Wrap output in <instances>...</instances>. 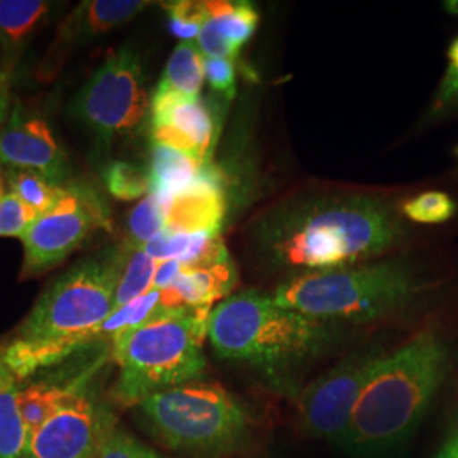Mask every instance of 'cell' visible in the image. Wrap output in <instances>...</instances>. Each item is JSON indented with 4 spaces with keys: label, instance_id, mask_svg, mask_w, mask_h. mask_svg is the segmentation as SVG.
<instances>
[{
    "label": "cell",
    "instance_id": "6da1fadb",
    "mask_svg": "<svg viewBox=\"0 0 458 458\" xmlns=\"http://www.w3.org/2000/svg\"><path fill=\"white\" fill-rule=\"evenodd\" d=\"M404 234L393 209L369 196L306 197L257 225L259 251L276 267L325 272L370 260Z\"/></svg>",
    "mask_w": 458,
    "mask_h": 458
},
{
    "label": "cell",
    "instance_id": "7a4b0ae2",
    "mask_svg": "<svg viewBox=\"0 0 458 458\" xmlns=\"http://www.w3.org/2000/svg\"><path fill=\"white\" fill-rule=\"evenodd\" d=\"M119 253L90 259L68 270L45 291L4 348V361L16 378L65 360L98 340V329L114 312Z\"/></svg>",
    "mask_w": 458,
    "mask_h": 458
},
{
    "label": "cell",
    "instance_id": "3957f363",
    "mask_svg": "<svg viewBox=\"0 0 458 458\" xmlns=\"http://www.w3.org/2000/svg\"><path fill=\"white\" fill-rule=\"evenodd\" d=\"M448 365V346L435 331H423L391 355H382L344 445L378 452L408 437L442 387Z\"/></svg>",
    "mask_w": 458,
    "mask_h": 458
},
{
    "label": "cell",
    "instance_id": "277c9868",
    "mask_svg": "<svg viewBox=\"0 0 458 458\" xmlns=\"http://www.w3.org/2000/svg\"><path fill=\"white\" fill-rule=\"evenodd\" d=\"M213 310H164L145 325L115 335V399L140 404L153 394L197 380L206 370L202 344Z\"/></svg>",
    "mask_w": 458,
    "mask_h": 458
},
{
    "label": "cell",
    "instance_id": "5b68a950",
    "mask_svg": "<svg viewBox=\"0 0 458 458\" xmlns=\"http://www.w3.org/2000/svg\"><path fill=\"white\" fill-rule=\"evenodd\" d=\"M208 338L225 360L277 369L316 355L327 344V327L280 306L270 295L245 291L213 308Z\"/></svg>",
    "mask_w": 458,
    "mask_h": 458
},
{
    "label": "cell",
    "instance_id": "8992f818",
    "mask_svg": "<svg viewBox=\"0 0 458 458\" xmlns=\"http://www.w3.org/2000/svg\"><path fill=\"white\" fill-rule=\"evenodd\" d=\"M418 287L403 263L384 262L308 272L280 284V306L325 321H374L406 306Z\"/></svg>",
    "mask_w": 458,
    "mask_h": 458
},
{
    "label": "cell",
    "instance_id": "52a82bcc",
    "mask_svg": "<svg viewBox=\"0 0 458 458\" xmlns=\"http://www.w3.org/2000/svg\"><path fill=\"white\" fill-rule=\"evenodd\" d=\"M138 406L157 438L182 452H223L245 435L248 425L245 408L214 384L191 382L153 394Z\"/></svg>",
    "mask_w": 458,
    "mask_h": 458
},
{
    "label": "cell",
    "instance_id": "ba28073f",
    "mask_svg": "<svg viewBox=\"0 0 458 458\" xmlns=\"http://www.w3.org/2000/svg\"><path fill=\"white\" fill-rule=\"evenodd\" d=\"M149 109L140 56L131 48L113 51L85 83L72 113L100 140L134 131Z\"/></svg>",
    "mask_w": 458,
    "mask_h": 458
},
{
    "label": "cell",
    "instance_id": "9c48e42d",
    "mask_svg": "<svg viewBox=\"0 0 458 458\" xmlns=\"http://www.w3.org/2000/svg\"><path fill=\"white\" fill-rule=\"evenodd\" d=\"M111 228L100 197L83 185L64 187L56 204L41 216L21 238L24 245L22 277L43 274L64 262L98 229Z\"/></svg>",
    "mask_w": 458,
    "mask_h": 458
},
{
    "label": "cell",
    "instance_id": "30bf717a",
    "mask_svg": "<svg viewBox=\"0 0 458 458\" xmlns=\"http://www.w3.org/2000/svg\"><path fill=\"white\" fill-rule=\"evenodd\" d=\"M382 357H353L304 389L297 401L299 421L318 438L346 443L353 412Z\"/></svg>",
    "mask_w": 458,
    "mask_h": 458
},
{
    "label": "cell",
    "instance_id": "8fae6325",
    "mask_svg": "<svg viewBox=\"0 0 458 458\" xmlns=\"http://www.w3.org/2000/svg\"><path fill=\"white\" fill-rule=\"evenodd\" d=\"M115 429L114 414L92 394H77L36 429L24 458H94Z\"/></svg>",
    "mask_w": 458,
    "mask_h": 458
},
{
    "label": "cell",
    "instance_id": "7c38bea8",
    "mask_svg": "<svg viewBox=\"0 0 458 458\" xmlns=\"http://www.w3.org/2000/svg\"><path fill=\"white\" fill-rule=\"evenodd\" d=\"M149 128L153 145L177 149L200 166L211 164L217 126L200 98L155 90L149 100Z\"/></svg>",
    "mask_w": 458,
    "mask_h": 458
},
{
    "label": "cell",
    "instance_id": "4fadbf2b",
    "mask_svg": "<svg viewBox=\"0 0 458 458\" xmlns=\"http://www.w3.org/2000/svg\"><path fill=\"white\" fill-rule=\"evenodd\" d=\"M0 164L43 174L60 185L68 174L65 151L39 115L16 111L0 130Z\"/></svg>",
    "mask_w": 458,
    "mask_h": 458
},
{
    "label": "cell",
    "instance_id": "5bb4252c",
    "mask_svg": "<svg viewBox=\"0 0 458 458\" xmlns=\"http://www.w3.org/2000/svg\"><path fill=\"white\" fill-rule=\"evenodd\" d=\"M160 204L166 233L219 234L226 216V196L219 170L213 164L206 165L189 187L160 200Z\"/></svg>",
    "mask_w": 458,
    "mask_h": 458
},
{
    "label": "cell",
    "instance_id": "9a60e30c",
    "mask_svg": "<svg viewBox=\"0 0 458 458\" xmlns=\"http://www.w3.org/2000/svg\"><path fill=\"white\" fill-rule=\"evenodd\" d=\"M236 284V270L229 260L208 268H182L181 276L160 293L165 310H213L223 302Z\"/></svg>",
    "mask_w": 458,
    "mask_h": 458
},
{
    "label": "cell",
    "instance_id": "2e32d148",
    "mask_svg": "<svg viewBox=\"0 0 458 458\" xmlns=\"http://www.w3.org/2000/svg\"><path fill=\"white\" fill-rule=\"evenodd\" d=\"M149 2L141 0H89L82 2L65 22L68 41H82L107 33L145 11Z\"/></svg>",
    "mask_w": 458,
    "mask_h": 458
},
{
    "label": "cell",
    "instance_id": "e0dca14e",
    "mask_svg": "<svg viewBox=\"0 0 458 458\" xmlns=\"http://www.w3.org/2000/svg\"><path fill=\"white\" fill-rule=\"evenodd\" d=\"M209 165V164H208ZM206 166V165H204ZM172 148L153 145L149 164V194L164 200L196 181L204 168Z\"/></svg>",
    "mask_w": 458,
    "mask_h": 458
},
{
    "label": "cell",
    "instance_id": "ac0fdd59",
    "mask_svg": "<svg viewBox=\"0 0 458 458\" xmlns=\"http://www.w3.org/2000/svg\"><path fill=\"white\" fill-rule=\"evenodd\" d=\"M17 378L13 372L0 378V458H24L31 433L17 403Z\"/></svg>",
    "mask_w": 458,
    "mask_h": 458
},
{
    "label": "cell",
    "instance_id": "d6986e66",
    "mask_svg": "<svg viewBox=\"0 0 458 458\" xmlns=\"http://www.w3.org/2000/svg\"><path fill=\"white\" fill-rule=\"evenodd\" d=\"M81 393L79 386H56V384H34L30 387L19 389L17 403L19 411L33 435L36 429L49 421L56 412L65 408L66 404Z\"/></svg>",
    "mask_w": 458,
    "mask_h": 458
},
{
    "label": "cell",
    "instance_id": "ffe728a7",
    "mask_svg": "<svg viewBox=\"0 0 458 458\" xmlns=\"http://www.w3.org/2000/svg\"><path fill=\"white\" fill-rule=\"evenodd\" d=\"M119 253V282L114 295V311L128 306L153 289L157 265L141 248L128 246Z\"/></svg>",
    "mask_w": 458,
    "mask_h": 458
},
{
    "label": "cell",
    "instance_id": "44dd1931",
    "mask_svg": "<svg viewBox=\"0 0 458 458\" xmlns=\"http://www.w3.org/2000/svg\"><path fill=\"white\" fill-rule=\"evenodd\" d=\"M204 83V58L192 43H181L174 49L157 92H172L185 98H199Z\"/></svg>",
    "mask_w": 458,
    "mask_h": 458
},
{
    "label": "cell",
    "instance_id": "7402d4cb",
    "mask_svg": "<svg viewBox=\"0 0 458 458\" xmlns=\"http://www.w3.org/2000/svg\"><path fill=\"white\" fill-rule=\"evenodd\" d=\"M209 19L236 53L253 38L260 14L250 2H208Z\"/></svg>",
    "mask_w": 458,
    "mask_h": 458
},
{
    "label": "cell",
    "instance_id": "603a6c76",
    "mask_svg": "<svg viewBox=\"0 0 458 458\" xmlns=\"http://www.w3.org/2000/svg\"><path fill=\"white\" fill-rule=\"evenodd\" d=\"M43 0H0V41L7 48L21 45L48 11Z\"/></svg>",
    "mask_w": 458,
    "mask_h": 458
},
{
    "label": "cell",
    "instance_id": "cb8c5ba5",
    "mask_svg": "<svg viewBox=\"0 0 458 458\" xmlns=\"http://www.w3.org/2000/svg\"><path fill=\"white\" fill-rule=\"evenodd\" d=\"M5 182L9 183L11 192L16 194L38 216L49 211L64 192V185L53 183L43 174L33 170L9 168Z\"/></svg>",
    "mask_w": 458,
    "mask_h": 458
},
{
    "label": "cell",
    "instance_id": "d4e9b609",
    "mask_svg": "<svg viewBox=\"0 0 458 458\" xmlns=\"http://www.w3.org/2000/svg\"><path fill=\"white\" fill-rule=\"evenodd\" d=\"M106 185L119 200H134L149 194V174L140 165L114 162L106 168Z\"/></svg>",
    "mask_w": 458,
    "mask_h": 458
},
{
    "label": "cell",
    "instance_id": "484cf974",
    "mask_svg": "<svg viewBox=\"0 0 458 458\" xmlns=\"http://www.w3.org/2000/svg\"><path fill=\"white\" fill-rule=\"evenodd\" d=\"M165 9L168 13V30L182 39V43H191L192 39H197L209 19L208 2L181 0L166 4Z\"/></svg>",
    "mask_w": 458,
    "mask_h": 458
},
{
    "label": "cell",
    "instance_id": "4316f807",
    "mask_svg": "<svg viewBox=\"0 0 458 458\" xmlns=\"http://www.w3.org/2000/svg\"><path fill=\"white\" fill-rule=\"evenodd\" d=\"M130 245L141 248L165 231L164 209L153 194H148L130 214Z\"/></svg>",
    "mask_w": 458,
    "mask_h": 458
},
{
    "label": "cell",
    "instance_id": "83f0119b",
    "mask_svg": "<svg viewBox=\"0 0 458 458\" xmlns=\"http://www.w3.org/2000/svg\"><path fill=\"white\" fill-rule=\"evenodd\" d=\"M457 213L455 200L445 192H425L403 204V214L420 225H440Z\"/></svg>",
    "mask_w": 458,
    "mask_h": 458
},
{
    "label": "cell",
    "instance_id": "f1b7e54d",
    "mask_svg": "<svg viewBox=\"0 0 458 458\" xmlns=\"http://www.w3.org/2000/svg\"><path fill=\"white\" fill-rule=\"evenodd\" d=\"M38 214L16 194L7 192L0 199V238H22Z\"/></svg>",
    "mask_w": 458,
    "mask_h": 458
},
{
    "label": "cell",
    "instance_id": "f546056e",
    "mask_svg": "<svg viewBox=\"0 0 458 458\" xmlns=\"http://www.w3.org/2000/svg\"><path fill=\"white\" fill-rule=\"evenodd\" d=\"M94 458H162L147 445L138 442L126 431L115 428L114 431L102 443L98 455Z\"/></svg>",
    "mask_w": 458,
    "mask_h": 458
},
{
    "label": "cell",
    "instance_id": "4dcf8cb0",
    "mask_svg": "<svg viewBox=\"0 0 458 458\" xmlns=\"http://www.w3.org/2000/svg\"><path fill=\"white\" fill-rule=\"evenodd\" d=\"M204 79L216 94L233 100L236 92L234 62L228 58H204Z\"/></svg>",
    "mask_w": 458,
    "mask_h": 458
},
{
    "label": "cell",
    "instance_id": "1f68e13d",
    "mask_svg": "<svg viewBox=\"0 0 458 458\" xmlns=\"http://www.w3.org/2000/svg\"><path fill=\"white\" fill-rule=\"evenodd\" d=\"M458 106V36L448 48V65L435 98V111H445Z\"/></svg>",
    "mask_w": 458,
    "mask_h": 458
},
{
    "label": "cell",
    "instance_id": "d6a6232c",
    "mask_svg": "<svg viewBox=\"0 0 458 458\" xmlns=\"http://www.w3.org/2000/svg\"><path fill=\"white\" fill-rule=\"evenodd\" d=\"M197 49L206 58H228V60H233L238 55L234 49L231 48L228 41L223 38V34L219 33V30L216 28V24L211 19H208V22L204 24L202 31L197 38Z\"/></svg>",
    "mask_w": 458,
    "mask_h": 458
},
{
    "label": "cell",
    "instance_id": "836d02e7",
    "mask_svg": "<svg viewBox=\"0 0 458 458\" xmlns=\"http://www.w3.org/2000/svg\"><path fill=\"white\" fill-rule=\"evenodd\" d=\"M182 268H183V265L179 260L158 262L157 272H155V280H153V289L160 291V293L166 291L181 276Z\"/></svg>",
    "mask_w": 458,
    "mask_h": 458
},
{
    "label": "cell",
    "instance_id": "e575fe53",
    "mask_svg": "<svg viewBox=\"0 0 458 458\" xmlns=\"http://www.w3.org/2000/svg\"><path fill=\"white\" fill-rule=\"evenodd\" d=\"M9 87H11L9 73L0 70V124L7 114V107H9V90H11Z\"/></svg>",
    "mask_w": 458,
    "mask_h": 458
},
{
    "label": "cell",
    "instance_id": "d590c367",
    "mask_svg": "<svg viewBox=\"0 0 458 458\" xmlns=\"http://www.w3.org/2000/svg\"><path fill=\"white\" fill-rule=\"evenodd\" d=\"M437 458H458V428L457 431L450 437V440L445 443L442 452Z\"/></svg>",
    "mask_w": 458,
    "mask_h": 458
},
{
    "label": "cell",
    "instance_id": "8d00e7d4",
    "mask_svg": "<svg viewBox=\"0 0 458 458\" xmlns=\"http://www.w3.org/2000/svg\"><path fill=\"white\" fill-rule=\"evenodd\" d=\"M445 9L452 14H457L458 16V0H450V2H445Z\"/></svg>",
    "mask_w": 458,
    "mask_h": 458
},
{
    "label": "cell",
    "instance_id": "74e56055",
    "mask_svg": "<svg viewBox=\"0 0 458 458\" xmlns=\"http://www.w3.org/2000/svg\"><path fill=\"white\" fill-rule=\"evenodd\" d=\"M11 370H9V367L5 365V361H4V350H0V378L5 376V374H9Z\"/></svg>",
    "mask_w": 458,
    "mask_h": 458
},
{
    "label": "cell",
    "instance_id": "f35d334b",
    "mask_svg": "<svg viewBox=\"0 0 458 458\" xmlns=\"http://www.w3.org/2000/svg\"><path fill=\"white\" fill-rule=\"evenodd\" d=\"M4 183H5V182H4V177H2V170H0V199L7 194V192H5V189H4Z\"/></svg>",
    "mask_w": 458,
    "mask_h": 458
},
{
    "label": "cell",
    "instance_id": "ab89813d",
    "mask_svg": "<svg viewBox=\"0 0 458 458\" xmlns=\"http://www.w3.org/2000/svg\"><path fill=\"white\" fill-rule=\"evenodd\" d=\"M457 153H458V149H457Z\"/></svg>",
    "mask_w": 458,
    "mask_h": 458
}]
</instances>
